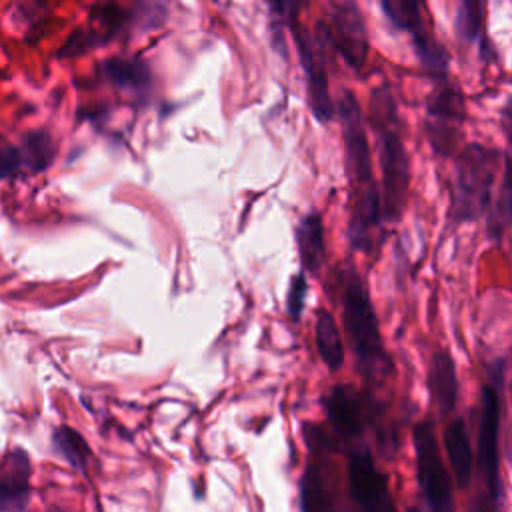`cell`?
I'll return each instance as SVG.
<instances>
[{"label":"cell","mask_w":512,"mask_h":512,"mask_svg":"<svg viewBox=\"0 0 512 512\" xmlns=\"http://www.w3.org/2000/svg\"><path fill=\"white\" fill-rule=\"evenodd\" d=\"M338 118L344 140V168L350 186L348 244L354 252L370 254L378 244L376 236L382 228L380 190L372 170L362 108L350 90H344L338 100Z\"/></svg>","instance_id":"1"},{"label":"cell","mask_w":512,"mask_h":512,"mask_svg":"<svg viewBox=\"0 0 512 512\" xmlns=\"http://www.w3.org/2000/svg\"><path fill=\"white\" fill-rule=\"evenodd\" d=\"M368 126L374 134V144L380 164V210L382 222L394 224L400 220L408 188H410V156L402 136L400 112L388 84L372 90L368 102Z\"/></svg>","instance_id":"2"},{"label":"cell","mask_w":512,"mask_h":512,"mask_svg":"<svg viewBox=\"0 0 512 512\" xmlns=\"http://www.w3.org/2000/svg\"><path fill=\"white\" fill-rule=\"evenodd\" d=\"M342 324L352 348L356 368L366 380L382 382L394 372V364L384 348L378 316L366 282L350 270L342 290Z\"/></svg>","instance_id":"3"},{"label":"cell","mask_w":512,"mask_h":512,"mask_svg":"<svg viewBox=\"0 0 512 512\" xmlns=\"http://www.w3.org/2000/svg\"><path fill=\"white\" fill-rule=\"evenodd\" d=\"M500 152L496 148L472 142L466 144L454 164L450 188V222L466 224L478 220L490 200L496 182Z\"/></svg>","instance_id":"4"},{"label":"cell","mask_w":512,"mask_h":512,"mask_svg":"<svg viewBox=\"0 0 512 512\" xmlns=\"http://www.w3.org/2000/svg\"><path fill=\"white\" fill-rule=\"evenodd\" d=\"M508 370L506 358H494L486 366L488 382L480 388V420H478V470L490 498L500 504V414L502 388Z\"/></svg>","instance_id":"5"},{"label":"cell","mask_w":512,"mask_h":512,"mask_svg":"<svg viewBox=\"0 0 512 512\" xmlns=\"http://www.w3.org/2000/svg\"><path fill=\"white\" fill-rule=\"evenodd\" d=\"M414 456H416V480L422 498L430 510L448 512L454 508L452 480L444 466L434 422L422 420L414 426Z\"/></svg>","instance_id":"6"},{"label":"cell","mask_w":512,"mask_h":512,"mask_svg":"<svg viewBox=\"0 0 512 512\" xmlns=\"http://www.w3.org/2000/svg\"><path fill=\"white\" fill-rule=\"evenodd\" d=\"M382 10L398 30L412 38L420 64L436 80H446L448 56L426 28V0H382Z\"/></svg>","instance_id":"7"},{"label":"cell","mask_w":512,"mask_h":512,"mask_svg":"<svg viewBox=\"0 0 512 512\" xmlns=\"http://www.w3.org/2000/svg\"><path fill=\"white\" fill-rule=\"evenodd\" d=\"M464 116L466 108L462 94L446 80H438L436 90L428 98L426 120L430 146L438 156H448L454 152L462 134Z\"/></svg>","instance_id":"8"},{"label":"cell","mask_w":512,"mask_h":512,"mask_svg":"<svg viewBox=\"0 0 512 512\" xmlns=\"http://www.w3.org/2000/svg\"><path fill=\"white\" fill-rule=\"evenodd\" d=\"M318 34L324 38V42L332 44V48L354 72L364 68L370 42L364 20L354 2L336 4L330 12V22L318 24Z\"/></svg>","instance_id":"9"},{"label":"cell","mask_w":512,"mask_h":512,"mask_svg":"<svg viewBox=\"0 0 512 512\" xmlns=\"http://www.w3.org/2000/svg\"><path fill=\"white\" fill-rule=\"evenodd\" d=\"M290 28H292V36L296 42L302 70L306 74V96H308L310 112L318 122L328 124L334 120L336 106L332 102L330 88H328V74H326L322 42L310 38L308 32L298 26V22L290 24Z\"/></svg>","instance_id":"10"},{"label":"cell","mask_w":512,"mask_h":512,"mask_svg":"<svg viewBox=\"0 0 512 512\" xmlns=\"http://www.w3.org/2000/svg\"><path fill=\"white\" fill-rule=\"evenodd\" d=\"M324 410L336 438L350 448L356 446L376 416L372 402L348 384H338L326 394Z\"/></svg>","instance_id":"11"},{"label":"cell","mask_w":512,"mask_h":512,"mask_svg":"<svg viewBox=\"0 0 512 512\" xmlns=\"http://www.w3.org/2000/svg\"><path fill=\"white\" fill-rule=\"evenodd\" d=\"M348 486L354 504L368 512L394 510L388 480L374 464L372 452L366 446L350 448L348 458Z\"/></svg>","instance_id":"12"},{"label":"cell","mask_w":512,"mask_h":512,"mask_svg":"<svg viewBox=\"0 0 512 512\" xmlns=\"http://www.w3.org/2000/svg\"><path fill=\"white\" fill-rule=\"evenodd\" d=\"M30 458L24 448H12L0 462V510H24L30 504Z\"/></svg>","instance_id":"13"},{"label":"cell","mask_w":512,"mask_h":512,"mask_svg":"<svg viewBox=\"0 0 512 512\" xmlns=\"http://www.w3.org/2000/svg\"><path fill=\"white\" fill-rule=\"evenodd\" d=\"M428 394L440 416H448L456 408L458 400V376L450 350L440 348L432 354L428 366Z\"/></svg>","instance_id":"14"},{"label":"cell","mask_w":512,"mask_h":512,"mask_svg":"<svg viewBox=\"0 0 512 512\" xmlns=\"http://www.w3.org/2000/svg\"><path fill=\"white\" fill-rule=\"evenodd\" d=\"M296 246L302 262V270L316 276L324 264L326 240H324V220L320 212H308L300 218L296 226Z\"/></svg>","instance_id":"15"},{"label":"cell","mask_w":512,"mask_h":512,"mask_svg":"<svg viewBox=\"0 0 512 512\" xmlns=\"http://www.w3.org/2000/svg\"><path fill=\"white\" fill-rule=\"evenodd\" d=\"M444 448L448 454V462L454 474V482L458 488H466L472 478L474 458H472V446L470 436L466 430V424L462 418H454L444 428Z\"/></svg>","instance_id":"16"},{"label":"cell","mask_w":512,"mask_h":512,"mask_svg":"<svg viewBox=\"0 0 512 512\" xmlns=\"http://www.w3.org/2000/svg\"><path fill=\"white\" fill-rule=\"evenodd\" d=\"M102 72L112 86L124 92H132L136 96H144L150 92L152 74L148 64L140 58H110L102 64Z\"/></svg>","instance_id":"17"},{"label":"cell","mask_w":512,"mask_h":512,"mask_svg":"<svg viewBox=\"0 0 512 512\" xmlns=\"http://www.w3.org/2000/svg\"><path fill=\"white\" fill-rule=\"evenodd\" d=\"M314 336H316V348H318L320 360L328 366V370L332 372L340 370L344 364V342L332 312L324 308L316 312Z\"/></svg>","instance_id":"18"},{"label":"cell","mask_w":512,"mask_h":512,"mask_svg":"<svg viewBox=\"0 0 512 512\" xmlns=\"http://www.w3.org/2000/svg\"><path fill=\"white\" fill-rule=\"evenodd\" d=\"M486 232L492 242H500L510 224V156L502 154V178L500 190L492 196L486 208Z\"/></svg>","instance_id":"19"},{"label":"cell","mask_w":512,"mask_h":512,"mask_svg":"<svg viewBox=\"0 0 512 512\" xmlns=\"http://www.w3.org/2000/svg\"><path fill=\"white\" fill-rule=\"evenodd\" d=\"M22 168L30 174L44 172L56 158V142L46 130H30L22 136V144L18 146Z\"/></svg>","instance_id":"20"},{"label":"cell","mask_w":512,"mask_h":512,"mask_svg":"<svg viewBox=\"0 0 512 512\" xmlns=\"http://www.w3.org/2000/svg\"><path fill=\"white\" fill-rule=\"evenodd\" d=\"M52 446L58 456H62L74 470L88 474V464L92 460V450L86 438L72 426L60 424L52 432Z\"/></svg>","instance_id":"21"},{"label":"cell","mask_w":512,"mask_h":512,"mask_svg":"<svg viewBox=\"0 0 512 512\" xmlns=\"http://www.w3.org/2000/svg\"><path fill=\"white\" fill-rule=\"evenodd\" d=\"M454 24L462 42L484 46V0H458Z\"/></svg>","instance_id":"22"},{"label":"cell","mask_w":512,"mask_h":512,"mask_svg":"<svg viewBox=\"0 0 512 512\" xmlns=\"http://www.w3.org/2000/svg\"><path fill=\"white\" fill-rule=\"evenodd\" d=\"M332 500L326 488V478L316 462H310L302 474L300 484V508L302 510H318L330 508Z\"/></svg>","instance_id":"23"},{"label":"cell","mask_w":512,"mask_h":512,"mask_svg":"<svg viewBox=\"0 0 512 512\" xmlns=\"http://www.w3.org/2000/svg\"><path fill=\"white\" fill-rule=\"evenodd\" d=\"M306 294H308V280H306V272L300 270L290 278L288 284V296H286V308L288 314L294 322L300 320L302 312H304V302H306Z\"/></svg>","instance_id":"24"},{"label":"cell","mask_w":512,"mask_h":512,"mask_svg":"<svg viewBox=\"0 0 512 512\" xmlns=\"http://www.w3.org/2000/svg\"><path fill=\"white\" fill-rule=\"evenodd\" d=\"M22 168V158L18 146L10 144L4 136H0V180L12 178L20 174Z\"/></svg>","instance_id":"25"},{"label":"cell","mask_w":512,"mask_h":512,"mask_svg":"<svg viewBox=\"0 0 512 512\" xmlns=\"http://www.w3.org/2000/svg\"><path fill=\"white\" fill-rule=\"evenodd\" d=\"M266 2H268L270 12L276 18L288 22V26L298 22V14L302 12V8L306 4V0H266Z\"/></svg>","instance_id":"26"}]
</instances>
